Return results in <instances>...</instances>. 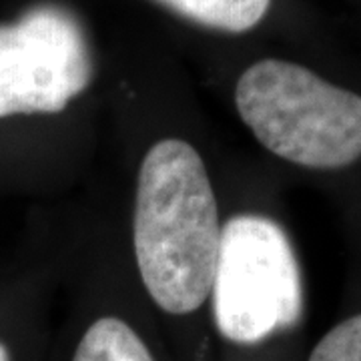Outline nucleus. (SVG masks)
<instances>
[{
	"mask_svg": "<svg viewBox=\"0 0 361 361\" xmlns=\"http://www.w3.org/2000/svg\"><path fill=\"white\" fill-rule=\"evenodd\" d=\"M307 361H361V313L327 331Z\"/></svg>",
	"mask_w": 361,
	"mask_h": 361,
	"instance_id": "nucleus-7",
	"label": "nucleus"
},
{
	"mask_svg": "<svg viewBox=\"0 0 361 361\" xmlns=\"http://www.w3.org/2000/svg\"><path fill=\"white\" fill-rule=\"evenodd\" d=\"M173 13L223 32H245L257 26L271 0H159Z\"/></svg>",
	"mask_w": 361,
	"mask_h": 361,
	"instance_id": "nucleus-6",
	"label": "nucleus"
},
{
	"mask_svg": "<svg viewBox=\"0 0 361 361\" xmlns=\"http://www.w3.org/2000/svg\"><path fill=\"white\" fill-rule=\"evenodd\" d=\"M219 209L205 163L191 142L163 139L141 161L133 247L147 293L169 315L203 307L221 241Z\"/></svg>",
	"mask_w": 361,
	"mask_h": 361,
	"instance_id": "nucleus-1",
	"label": "nucleus"
},
{
	"mask_svg": "<svg viewBox=\"0 0 361 361\" xmlns=\"http://www.w3.org/2000/svg\"><path fill=\"white\" fill-rule=\"evenodd\" d=\"M241 121L267 151L299 167L336 171L361 159V97L279 59L237 80Z\"/></svg>",
	"mask_w": 361,
	"mask_h": 361,
	"instance_id": "nucleus-2",
	"label": "nucleus"
},
{
	"mask_svg": "<svg viewBox=\"0 0 361 361\" xmlns=\"http://www.w3.org/2000/svg\"><path fill=\"white\" fill-rule=\"evenodd\" d=\"M0 361H13V357H11V351H8V348L0 341Z\"/></svg>",
	"mask_w": 361,
	"mask_h": 361,
	"instance_id": "nucleus-8",
	"label": "nucleus"
},
{
	"mask_svg": "<svg viewBox=\"0 0 361 361\" xmlns=\"http://www.w3.org/2000/svg\"><path fill=\"white\" fill-rule=\"evenodd\" d=\"M92 73L85 28L65 6L37 4L0 25V118L61 113Z\"/></svg>",
	"mask_w": 361,
	"mask_h": 361,
	"instance_id": "nucleus-4",
	"label": "nucleus"
},
{
	"mask_svg": "<svg viewBox=\"0 0 361 361\" xmlns=\"http://www.w3.org/2000/svg\"><path fill=\"white\" fill-rule=\"evenodd\" d=\"M71 361H157L153 351L129 323L106 315L87 327Z\"/></svg>",
	"mask_w": 361,
	"mask_h": 361,
	"instance_id": "nucleus-5",
	"label": "nucleus"
},
{
	"mask_svg": "<svg viewBox=\"0 0 361 361\" xmlns=\"http://www.w3.org/2000/svg\"><path fill=\"white\" fill-rule=\"evenodd\" d=\"M211 297L217 331L233 345H259L301 319V271L279 223L243 213L223 225Z\"/></svg>",
	"mask_w": 361,
	"mask_h": 361,
	"instance_id": "nucleus-3",
	"label": "nucleus"
}]
</instances>
